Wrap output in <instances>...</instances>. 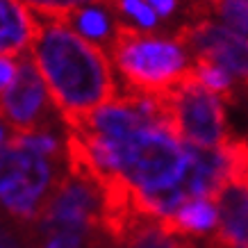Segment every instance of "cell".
I'll return each mask as SVG.
<instances>
[{"instance_id": "cell-19", "label": "cell", "mask_w": 248, "mask_h": 248, "mask_svg": "<svg viewBox=\"0 0 248 248\" xmlns=\"http://www.w3.org/2000/svg\"><path fill=\"white\" fill-rule=\"evenodd\" d=\"M2 143H5V132H2V128H0V148H2Z\"/></svg>"}, {"instance_id": "cell-11", "label": "cell", "mask_w": 248, "mask_h": 248, "mask_svg": "<svg viewBox=\"0 0 248 248\" xmlns=\"http://www.w3.org/2000/svg\"><path fill=\"white\" fill-rule=\"evenodd\" d=\"M68 25L76 32L84 34V37L93 39L96 44H105V46L112 44L114 23L98 9H84V7L76 9L71 14V18H68Z\"/></svg>"}, {"instance_id": "cell-5", "label": "cell", "mask_w": 248, "mask_h": 248, "mask_svg": "<svg viewBox=\"0 0 248 248\" xmlns=\"http://www.w3.org/2000/svg\"><path fill=\"white\" fill-rule=\"evenodd\" d=\"M53 107V98L32 53L21 55L14 82L0 93V121L14 130V135L50 132Z\"/></svg>"}, {"instance_id": "cell-4", "label": "cell", "mask_w": 248, "mask_h": 248, "mask_svg": "<svg viewBox=\"0 0 248 248\" xmlns=\"http://www.w3.org/2000/svg\"><path fill=\"white\" fill-rule=\"evenodd\" d=\"M171 107L173 135L201 148H221L230 139L226 112L218 96L203 87L194 66H189L162 93Z\"/></svg>"}, {"instance_id": "cell-1", "label": "cell", "mask_w": 248, "mask_h": 248, "mask_svg": "<svg viewBox=\"0 0 248 248\" xmlns=\"http://www.w3.org/2000/svg\"><path fill=\"white\" fill-rule=\"evenodd\" d=\"M32 57L53 98L62 123L73 128L116 98V80L107 53L68 23L41 21Z\"/></svg>"}, {"instance_id": "cell-3", "label": "cell", "mask_w": 248, "mask_h": 248, "mask_svg": "<svg viewBox=\"0 0 248 248\" xmlns=\"http://www.w3.org/2000/svg\"><path fill=\"white\" fill-rule=\"evenodd\" d=\"M60 178L55 159L9 141L0 148V205L16 221H37Z\"/></svg>"}, {"instance_id": "cell-8", "label": "cell", "mask_w": 248, "mask_h": 248, "mask_svg": "<svg viewBox=\"0 0 248 248\" xmlns=\"http://www.w3.org/2000/svg\"><path fill=\"white\" fill-rule=\"evenodd\" d=\"M39 30L41 23L23 0H0V57L18 60L30 53Z\"/></svg>"}, {"instance_id": "cell-17", "label": "cell", "mask_w": 248, "mask_h": 248, "mask_svg": "<svg viewBox=\"0 0 248 248\" xmlns=\"http://www.w3.org/2000/svg\"><path fill=\"white\" fill-rule=\"evenodd\" d=\"M143 2L151 5L157 12V16H171L175 5H178V0H143Z\"/></svg>"}, {"instance_id": "cell-7", "label": "cell", "mask_w": 248, "mask_h": 248, "mask_svg": "<svg viewBox=\"0 0 248 248\" xmlns=\"http://www.w3.org/2000/svg\"><path fill=\"white\" fill-rule=\"evenodd\" d=\"M214 201L218 207L214 241L223 248H248V182L226 180Z\"/></svg>"}, {"instance_id": "cell-9", "label": "cell", "mask_w": 248, "mask_h": 248, "mask_svg": "<svg viewBox=\"0 0 248 248\" xmlns=\"http://www.w3.org/2000/svg\"><path fill=\"white\" fill-rule=\"evenodd\" d=\"M171 232L180 237H207L217 232L218 207L214 198H191L166 218H159Z\"/></svg>"}, {"instance_id": "cell-18", "label": "cell", "mask_w": 248, "mask_h": 248, "mask_svg": "<svg viewBox=\"0 0 248 248\" xmlns=\"http://www.w3.org/2000/svg\"><path fill=\"white\" fill-rule=\"evenodd\" d=\"M0 248H23V244L16 239L9 230H2V228H0Z\"/></svg>"}, {"instance_id": "cell-2", "label": "cell", "mask_w": 248, "mask_h": 248, "mask_svg": "<svg viewBox=\"0 0 248 248\" xmlns=\"http://www.w3.org/2000/svg\"><path fill=\"white\" fill-rule=\"evenodd\" d=\"M187 50L175 39L114 23L107 55L125 80V89L139 93H164L187 71Z\"/></svg>"}, {"instance_id": "cell-10", "label": "cell", "mask_w": 248, "mask_h": 248, "mask_svg": "<svg viewBox=\"0 0 248 248\" xmlns=\"http://www.w3.org/2000/svg\"><path fill=\"white\" fill-rule=\"evenodd\" d=\"M119 248H187V239L148 214L137 212L119 237Z\"/></svg>"}, {"instance_id": "cell-12", "label": "cell", "mask_w": 248, "mask_h": 248, "mask_svg": "<svg viewBox=\"0 0 248 248\" xmlns=\"http://www.w3.org/2000/svg\"><path fill=\"white\" fill-rule=\"evenodd\" d=\"M194 71L198 80L203 82V87L207 91H212L214 96H218L226 103H234L237 100V89H234V82L230 73L226 68L217 66L214 62L207 60H194Z\"/></svg>"}, {"instance_id": "cell-15", "label": "cell", "mask_w": 248, "mask_h": 248, "mask_svg": "<svg viewBox=\"0 0 248 248\" xmlns=\"http://www.w3.org/2000/svg\"><path fill=\"white\" fill-rule=\"evenodd\" d=\"M207 12L218 14L234 30L248 34V0H203Z\"/></svg>"}, {"instance_id": "cell-13", "label": "cell", "mask_w": 248, "mask_h": 248, "mask_svg": "<svg viewBox=\"0 0 248 248\" xmlns=\"http://www.w3.org/2000/svg\"><path fill=\"white\" fill-rule=\"evenodd\" d=\"M87 2L103 5V0H23V5L32 9L37 14V18H41V21H62V23H68L71 14L76 9L84 7Z\"/></svg>"}, {"instance_id": "cell-6", "label": "cell", "mask_w": 248, "mask_h": 248, "mask_svg": "<svg viewBox=\"0 0 248 248\" xmlns=\"http://www.w3.org/2000/svg\"><path fill=\"white\" fill-rule=\"evenodd\" d=\"M173 39L194 53V60L214 62L230 76L239 78L248 89V37L203 18L182 25Z\"/></svg>"}, {"instance_id": "cell-14", "label": "cell", "mask_w": 248, "mask_h": 248, "mask_svg": "<svg viewBox=\"0 0 248 248\" xmlns=\"http://www.w3.org/2000/svg\"><path fill=\"white\" fill-rule=\"evenodd\" d=\"M103 5L112 14L128 16L141 28H155L157 25V12L151 5H146L143 0H103Z\"/></svg>"}, {"instance_id": "cell-16", "label": "cell", "mask_w": 248, "mask_h": 248, "mask_svg": "<svg viewBox=\"0 0 248 248\" xmlns=\"http://www.w3.org/2000/svg\"><path fill=\"white\" fill-rule=\"evenodd\" d=\"M16 73H18V60L14 62L12 57H0V93L14 82Z\"/></svg>"}]
</instances>
